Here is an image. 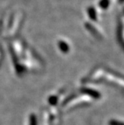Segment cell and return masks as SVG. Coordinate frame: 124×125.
<instances>
[{
    "label": "cell",
    "instance_id": "7a4b0ae2",
    "mask_svg": "<svg viewBox=\"0 0 124 125\" xmlns=\"http://www.w3.org/2000/svg\"><path fill=\"white\" fill-rule=\"evenodd\" d=\"M110 4V0H100L99 2V6L102 9H107Z\"/></svg>",
    "mask_w": 124,
    "mask_h": 125
},
{
    "label": "cell",
    "instance_id": "6da1fadb",
    "mask_svg": "<svg viewBox=\"0 0 124 125\" xmlns=\"http://www.w3.org/2000/svg\"><path fill=\"white\" fill-rule=\"evenodd\" d=\"M87 13L89 15L90 19H91L93 21H96L97 20V15H96V11L94 7H90L87 9Z\"/></svg>",
    "mask_w": 124,
    "mask_h": 125
},
{
    "label": "cell",
    "instance_id": "3957f363",
    "mask_svg": "<svg viewBox=\"0 0 124 125\" xmlns=\"http://www.w3.org/2000/svg\"><path fill=\"white\" fill-rule=\"evenodd\" d=\"M121 1H124V0H121Z\"/></svg>",
    "mask_w": 124,
    "mask_h": 125
}]
</instances>
